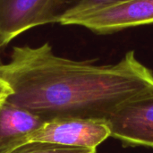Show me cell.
<instances>
[{
  "label": "cell",
  "mask_w": 153,
  "mask_h": 153,
  "mask_svg": "<svg viewBox=\"0 0 153 153\" xmlns=\"http://www.w3.org/2000/svg\"><path fill=\"white\" fill-rule=\"evenodd\" d=\"M62 25H79L107 34L153 23V0H125L105 7L62 17Z\"/></svg>",
  "instance_id": "cell-2"
},
{
  "label": "cell",
  "mask_w": 153,
  "mask_h": 153,
  "mask_svg": "<svg viewBox=\"0 0 153 153\" xmlns=\"http://www.w3.org/2000/svg\"><path fill=\"white\" fill-rule=\"evenodd\" d=\"M122 1L125 0H58L57 22L65 15L105 7Z\"/></svg>",
  "instance_id": "cell-7"
},
{
  "label": "cell",
  "mask_w": 153,
  "mask_h": 153,
  "mask_svg": "<svg viewBox=\"0 0 153 153\" xmlns=\"http://www.w3.org/2000/svg\"><path fill=\"white\" fill-rule=\"evenodd\" d=\"M107 123L110 137L126 145L153 148V87L121 103Z\"/></svg>",
  "instance_id": "cell-3"
},
{
  "label": "cell",
  "mask_w": 153,
  "mask_h": 153,
  "mask_svg": "<svg viewBox=\"0 0 153 153\" xmlns=\"http://www.w3.org/2000/svg\"><path fill=\"white\" fill-rule=\"evenodd\" d=\"M44 123L6 100L0 101V153H12L29 143L31 134Z\"/></svg>",
  "instance_id": "cell-6"
},
{
  "label": "cell",
  "mask_w": 153,
  "mask_h": 153,
  "mask_svg": "<svg viewBox=\"0 0 153 153\" xmlns=\"http://www.w3.org/2000/svg\"><path fill=\"white\" fill-rule=\"evenodd\" d=\"M58 0H0V49L30 29L57 22Z\"/></svg>",
  "instance_id": "cell-5"
},
{
  "label": "cell",
  "mask_w": 153,
  "mask_h": 153,
  "mask_svg": "<svg viewBox=\"0 0 153 153\" xmlns=\"http://www.w3.org/2000/svg\"><path fill=\"white\" fill-rule=\"evenodd\" d=\"M108 137L110 129L107 120L64 117L45 122L31 134L29 143H48L97 150Z\"/></svg>",
  "instance_id": "cell-4"
},
{
  "label": "cell",
  "mask_w": 153,
  "mask_h": 153,
  "mask_svg": "<svg viewBox=\"0 0 153 153\" xmlns=\"http://www.w3.org/2000/svg\"><path fill=\"white\" fill-rule=\"evenodd\" d=\"M0 78L12 89L8 102L45 122L107 120L121 103L153 87V73L133 50L117 64L98 65L59 56L48 42L13 47Z\"/></svg>",
  "instance_id": "cell-1"
},
{
  "label": "cell",
  "mask_w": 153,
  "mask_h": 153,
  "mask_svg": "<svg viewBox=\"0 0 153 153\" xmlns=\"http://www.w3.org/2000/svg\"><path fill=\"white\" fill-rule=\"evenodd\" d=\"M97 150L88 148L68 147L48 143H29L12 153H96Z\"/></svg>",
  "instance_id": "cell-8"
},
{
  "label": "cell",
  "mask_w": 153,
  "mask_h": 153,
  "mask_svg": "<svg viewBox=\"0 0 153 153\" xmlns=\"http://www.w3.org/2000/svg\"><path fill=\"white\" fill-rule=\"evenodd\" d=\"M13 93L10 86L0 78V101L5 100Z\"/></svg>",
  "instance_id": "cell-9"
}]
</instances>
